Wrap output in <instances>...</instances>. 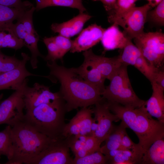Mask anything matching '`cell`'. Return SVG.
<instances>
[{"label":"cell","instance_id":"obj_38","mask_svg":"<svg viewBox=\"0 0 164 164\" xmlns=\"http://www.w3.org/2000/svg\"><path fill=\"white\" fill-rule=\"evenodd\" d=\"M0 4L13 7H23L33 5L29 1L22 2L21 0H0Z\"/></svg>","mask_w":164,"mask_h":164},{"label":"cell","instance_id":"obj_34","mask_svg":"<svg viewBox=\"0 0 164 164\" xmlns=\"http://www.w3.org/2000/svg\"><path fill=\"white\" fill-rule=\"evenodd\" d=\"M53 39L59 47L62 56L70 50L72 46L73 40L70 38L59 35L53 37Z\"/></svg>","mask_w":164,"mask_h":164},{"label":"cell","instance_id":"obj_19","mask_svg":"<svg viewBox=\"0 0 164 164\" xmlns=\"http://www.w3.org/2000/svg\"><path fill=\"white\" fill-rule=\"evenodd\" d=\"M140 164H164V138L155 141L143 153Z\"/></svg>","mask_w":164,"mask_h":164},{"label":"cell","instance_id":"obj_43","mask_svg":"<svg viewBox=\"0 0 164 164\" xmlns=\"http://www.w3.org/2000/svg\"><path fill=\"white\" fill-rule=\"evenodd\" d=\"M4 96V94L3 93H2L0 94V102L1 101V100L2 98Z\"/></svg>","mask_w":164,"mask_h":164},{"label":"cell","instance_id":"obj_18","mask_svg":"<svg viewBox=\"0 0 164 164\" xmlns=\"http://www.w3.org/2000/svg\"><path fill=\"white\" fill-rule=\"evenodd\" d=\"M129 40L119 29L118 26L113 23L106 29L101 40L104 51L123 49Z\"/></svg>","mask_w":164,"mask_h":164},{"label":"cell","instance_id":"obj_33","mask_svg":"<svg viewBox=\"0 0 164 164\" xmlns=\"http://www.w3.org/2000/svg\"><path fill=\"white\" fill-rule=\"evenodd\" d=\"M36 8L33 6L26 10L19 19L23 24L28 34H33L37 33L34 29L32 20L33 14Z\"/></svg>","mask_w":164,"mask_h":164},{"label":"cell","instance_id":"obj_20","mask_svg":"<svg viewBox=\"0 0 164 164\" xmlns=\"http://www.w3.org/2000/svg\"><path fill=\"white\" fill-rule=\"evenodd\" d=\"M33 5L23 7H9L0 4V27L8 26L19 19Z\"/></svg>","mask_w":164,"mask_h":164},{"label":"cell","instance_id":"obj_40","mask_svg":"<svg viewBox=\"0 0 164 164\" xmlns=\"http://www.w3.org/2000/svg\"><path fill=\"white\" fill-rule=\"evenodd\" d=\"M153 81H154L159 86L164 90V70L163 67L159 68L157 70L155 73Z\"/></svg>","mask_w":164,"mask_h":164},{"label":"cell","instance_id":"obj_15","mask_svg":"<svg viewBox=\"0 0 164 164\" xmlns=\"http://www.w3.org/2000/svg\"><path fill=\"white\" fill-rule=\"evenodd\" d=\"M92 17L87 14L79 13L67 22L60 23H53L51 29L54 32L70 38L80 32L85 23Z\"/></svg>","mask_w":164,"mask_h":164},{"label":"cell","instance_id":"obj_26","mask_svg":"<svg viewBox=\"0 0 164 164\" xmlns=\"http://www.w3.org/2000/svg\"><path fill=\"white\" fill-rule=\"evenodd\" d=\"M43 41L48 50L47 55L44 57L46 61H54L58 59L63 60L62 56L60 49L54 40L53 37H45Z\"/></svg>","mask_w":164,"mask_h":164},{"label":"cell","instance_id":"obj_41","mask_svg":"<svg viewBox=\"0 0 164 164\" xmlns=\"http://www.w3.org/2000/svg\"><path fill=\"white\" fill-rule=\"evenodd\" d=\"M94 1H100L108 12L112 10L114 8L117 0H92Z\"/></svg>","mask_w":164,"mask_h":164},{"label":"cell","instance_id":"obj_10","mask_svg":"<svg viewBox=\"0 0 164 164\" xmlns=\"http://www.w3.org/2000/svg\"><path fill=\"white\" fill-rule=\"evenodd\" d=\"M151 7L148 3L140 7L133 8L118 24L124 29L123 32L128 39H134L144 32L147 12Z\"/></svg>","mask_w":164,"mask_h":164},{"label":"cell","instance_id":"obj_44","mask_svg":"<svg viewBox=\"0 0 164 164\" xmlns=\"http://www.w3.org/2000/svg\"><path fill=\"white\" fill-rule=\"evenodd\" d=\"M137 0H134V1H135V2Z\"/></svg>","mask_w":164,"mask_h":164},{"label":"cell","instance_id":"obj_23","mask_svg":"<svg viewBox=\"0 0 164 164\" xmlns=\"http://www.w3.org/2000/svg\"><path fill=\"white\" fill-rule=\"evenodd\" d=\"M39 37L37 33L33 34H28L23 40L24 46L27 47L30 50L31 56L30 62L32 69L38 67L39 62L38 57L39 56L44 59V56L39 52L38 48V43Z\"/></svg>","mask_w":164,"mask_h":164},{"label":"cell","instance_id":"obj_31","mask_svg":"<svg viewBox=\"0 0 164 164\" xmlns=\"http://www.w3.org/2000/svg\"><path fill=\"white\" fill-rule=\"evenodd\" d=\"M21 61L15 56L4 54L0 50V75L16 68Z\"/></svg>","mask_w":164,"mask_h":164},{"label":"cell","instance_id":"obj_27","mask_svg":"<svg viewBox=\"0 0 164 164\" xmlns=\"http://www.w3.org/2000/svg\"><path fill=\"white\" fill-rule=\"evenodd\" d=\"M134 66L144 75L151 83L153 81L155 73L159 69L150 64L142 55L137 59Z\"/></svg>","mask_w":164,"mask_h":164},{"label":"cell","instance_id":"obj_3","mask_svg":"<svg viewBox=\"0 0 164 164\" xmlns=\"http://www.w3.org/2000/svg\"><path fill=\"white\" fill-rule=\"evenodd\" d=\"M67 112L66 102L62 98L26 110L22 120L52 139L64 138L62 133Z\"/></svg>","mask_w":164,"mask_h":164},{"label":"cell","instance_id":"obj_1","mask_svg":"<svg viewBox=\"0 0 164 164\" xmlns=\"http://www.w3.org/2000/svg\"><path fill=\"white\" fill-rule=\"evenodd\" d=\"M49 75L46 77L60 84L59 92L66 103L67 112L79 107H87L102 101L101 92L80 77L73 70L58 65L56 61H47Z\"/></svg>","mask_w":164,"mask_h":164},{"label":"cell","instance_id":"obj_22","mask_svg":"<svg viewBox=\"0 0 164 164\" xmlns=\"http://www.w3.org/2000/svg\"><path fill=\"white\" fill-rule=\"evenodd\" d=\"M36 10L38 11L44 8L53 6H63L78 9L79 13L86 11L82 0H35Z\"/></svg>","mask_w":164,"mask_h":164},{"label":"cell","instance_id":"obj_9","mask_svg":"<svg viewBox=\"0 0 164 164\" xmlns=\"http://www.w3.org/2000/svg\"><path fill=\"white\" fill-rule=\"evenodd\" d=\"M26 78L23 87V99L26 110L42 104L52 103L63 98L59 91L53 93L49 87L36 83L33 87H30L28 86Z\"/></svg>","mask_w":164,"mask_h":164},{"label":"cell","instance_id":"obj_45","mask_svg":"<svg viewBox=\"0 0 164 164\" xmlns=\"http://www.w3.org/2000/svg\"><path fill=\"white\" fill-rule=\"evenodd\" d=\"M0 156H1V155H0V158H1Z\"/></svg>","mask_w":164,"mask_h":164},{"label":"cell","instance_id":"obj_42","mask_svg":"<svg viewBox=\"0 0 164 164\" xmlns=\"http://www.w3.org/2000/svg\"><path fill=\"white\" fill-rule=\"evenodd\" d=\"M151 7L156 6L163 0H147Z\"/></svg>","mask_w":164,"mask_h":164},{"label":"cell","instance_id":"obj_35","mask_svg":"<svg viewBox=\"0 0 164 164\" xmlns=\"http://www.w3.org/2000/svg\"><path fill=\"white\" fill-rule=\"evenodd\" d=\"M101 144L93 136H88L82 149L87 155L99 151Z\"/></svg>","mask_w":164,"mask_h":164},{"label":"cell","instance_id":"obj_24","mask_svg":"<svg viewBox=\"0 0 164 164\" xmlns=\"http://www.w3.org/2000/svg\"><path fill=\"white\" fill-rule=\"evenodd\" d=\"M121 50V53L118 56L119 60L122 64L127 66H134L137 59L142 55L139 49L131 40H129Z\"/></svg>","mask_w":164,"mask_h":164},{"label":"cell","instance_id":"obj_36","mask_svg":"<svg viewBox=\"0 0 164 164\" xmlns=\"http://www.w3.org/2000/svg\"><path fill=\"white\" fill-rule=\"evenodd\" d=\"M9 27L15 35L19 39L23 40L28 34L26 30L19 19L15 24H11Z\"/></svg>","mask_w":164,"mask_h":164},{"label":"cell","instance_id":"obj_8","mask_svg":"<svg viewBox=\"0 0 164 164\" xmlns=\"http://www.w3.org/2000/svg\"><path fill=\"white\" fill-rule=\"evenodd\" d=\"M24 82L8 97L0 102V125L6 124L12 127L22 121L25 108Z\"/></svg>","mask_w":164,"mask_h":164},{"label":"cell","instance_id":"obj_2","mask_svg":"<svg viewBox=\"0 0 164 164\" xmlns=\"http://www.w3.org/2000/svg\"><path fill=\"white\" fill-rule=\"evenodd\" d=\"M106 101L110 111L127 128H130L136 135L143 154L154 142L164 138V124L152 118L147 111L145 104L139 108H134Z\"/></svg>","mask_w":164,"mask_h":164},{"label":"cell","instance_id":"obj_11","mask_svg":"<svg viewBox=\"0 0 164 164\" xmlns=\"http://www.w3.org/2000/svg\"><path fill=\"white\" fill-rule=\"evenodd\" d=\"M95 105L92 109L94 115V119L98 127L92 136L101 144L105 141L112 130L114 126L113 122H117L120 120L116 115L111 113L107 102L104 99Z\"/></svg>","mask_w":164,"mask_h":164},{"label":"cell","instance_id":"obj_4","mask_svg":"<svg viewBox=\"0 0 164 164\" xmlns=\"http://www.w3.org/2000/svg\"><path fill=\"white\" fill-rule=\"evenodd\" d=\"M13 155L6 164H26L53 141L22 120L12 127Z\"/></svg>","mask_w":164,"mask_h":164},{"label":"cell","instance_id":"obj_30","mask_svg":"<svg viewBox=\"0 0 164 164\" xmlns=\"http://www.w3.org/2000/svg\"><path fill=\"white\" fill-rule=\"evenodd\" d=\"M9 26L4 37L2 48H10L16 50L24 46L23 41L15 35L10 28Z\"/></svg>","mask_w":164,"mask_h":164},{"label":"cell","instance_id":"obj_25","mask_svg":"<svg viewBox=\"0 0 164 164\" xmlns=\"http://www.w3.org/2000/svg\"><path fill=\"white\" fill-rule=\"evenodd\" d=\"M12 155V127L8 125L3 131L0 132V155L6 156L9 160Z\"/></svg>","mask_w":164,"mask_h":164},{"label":"cell","instance_id":"obj_6","mask_svg":"<svg viewBox=\"0 0 164 164\" xmlns=\"http://www.w3.org/2000/svg\"><path fill=\"white\" fill-rule=\"evenodd\" d=\"M134 39L135 45L150 64L158 69L163 67V33L160 31L144 32Z\"/></svg>","mask_w":164,"mask_h":164},{"label":"cell","instance_id":"obj_16","mask_svg":"<svg viewBox=\"0 0 164 164\" xmlns=\"http://www.w3.org/2000/svg\"><path fill=\"white\" fill-rule=\"evenodd\" d=\"M152 93L150 98L145 101V106L148 113L164 124V90L154 81L151 83Z\"/></svg>","mask_w":164,"mask_h":164},{"label":"cell","instance_id":"obj_39","mask_svg":"<svg viewBox=\"0 0 164 164\" xmlns=\"http://www.w3.org/2000/svg\"><path fill=\"white\" fill-rule=\"evenodd\" d=\"M108 163L112 164H133L131 159L122 152L114 157Z\"/></svg>","mask_w":164,"mask_h":164},{"label":"cell","instance_id":"obj_17","mask_svg":"<svg viewBox=\"0 0 164 164\" xmlns=\"http://www.w3.org/2000/svg\"><path fill=\"white\" fill-rule=\"evenodd\" d=\"M84 58L82 64L79 67H72L73 70L83 79L97 88L101 93L105 87L104 83L106 79L87 59Z\"/></svg>","mask_w":164,"mask_h":164},{"label":"cell","instance_id":"obj_29","mask_svg":"<svg viewBox=\"0 0 164 164\" xmlns=\"http://www.w3.org/2000/svg\"><path fill=\"white\" fill-rule=\"evenodd\" d=\"M149 21L159 26L164 25V0H163L152 10L147 13L146 21Z\"/></svg>","mask_w":164,"mask_h":164},{"label":"cell","instance_id":"obj_7","mask_svg":"<svg viewBox=\"0 0 164 164\" xmlns=\"http://www.w3.org/2000/svg\"><path fill=\"white\" fill-rule=\"evenodd\" d=\"M69 149L65 138L54 140L25 164H72Z\"/></svg>","mask_w":164,"mask_h":164},{"label":"cell","instance_id":"obj_28","mask_svg":"<svg viewBox=\"0 0 164 164\" xmlns=\"http://www.w3.org/2000/svg\"><path fill=\"white\" fill-rule=\"evenodd\" d=\"M108 162L106 156L99 151L82 158H74L72 164H104Z\"/></svg>","mask_w":164,"mask_h":164},{"label":"cell","instance_id":"obj_21","mask_svg":"<svg viewBox=\"0 0 164 164\" xmlns=\"http://www.w3.org/2000/svg\"><path fill=\"white\" fill-rule=\"evenodd\" d=\"M135 2L134 0H117L114 9L108 12V22L118 25L125 15L135 6Z\"/></svg>","mask_w":164,"mask_h":164},{"label":"cell","instance_id":"obj_12","mask_svg":"<svg viewBox=\"0 0 164 164\" xmlns=\"http://www.w3.org/2000/svg\"><path fill=\"white\" fill-rule=\"evenodd\" d=\"M22 59L19 65L16 68L0 75V90L11 89L15 90L23 83L26 78L34 76L44 77L32 73L29 71L26 67L30 57L28 55L22 53Z\"/></svg>","mask_w":164,"mask_h":164},{"label":"cell","instance_id":"obj_37","mask_svg":"<svg viewBox=\"0 0 164 164\" xmlns=\"http://www.w3.org/2000/svg\"><path fill=\"white\" fill-rule=\"evenodd\" d=\"M138 144L133 142L126 132L122 139L120 149L121 150L128 149L134 152L138 151L140 149Z\"/></svg>","mask_w":164,"mask_h":164},{"label":"cell","instance_id":"obj_14","mask_svg":"<svg viewBox=\"0 0 164 164\" xmlns=\"http://www.w3.org/2000/svg\"><path fill=\"white\" fill-rule=\"evenodd\" d=\"M83 55L84 57L87 58L91 62L105 79L109 80L123 64L120 62L118 56L109 58L97 55L91 49L84 51Z\"/></svg>","mask_w":164,"mask_h":164},{"label":"cell","instance_id":"obj_32","mask_svg":"<svg viewBox=\"0 0 164 164\" xmlns=\"http://www.w3.org/2000/svg\"><path fill=\"white\" fill-rule=\"evenodd\" d=\"M88 136L78 135H72L65 139L68 147L74 155L83 148Z\"/></svg>","mask_w":164,"mask_h":164},{"label":"cell","instance_id":"obj_5","mask_svg":"<svg viewBox=\"0 0 164 164\" xmlns=\"http://www.w3.org/2000/svg\"><path fill=\"white\" fill-rule=\"evenodd\" d=\"M128 66L122 65L110 80V83L101 93L103 99L126 107L136 108L145 101L140 99L132 88L127 71Z\"/></svg>","mask_w":164,"mask_h":164},{"label":"cell","instance_id":"obj_13","mask_svg":"<svg viewBox=\"0 0 164 164\" xmlns=\"http://www.w3.org/2000/svg\"><path fill=\"white\" fill-rule=\"evenodd\" d=\"M105 29L96 23L90 25L73 40L70 52L78 53L90 49L101 41Z\"/></svg>","mask_w":164,"mask_h":164}]
</instances>
